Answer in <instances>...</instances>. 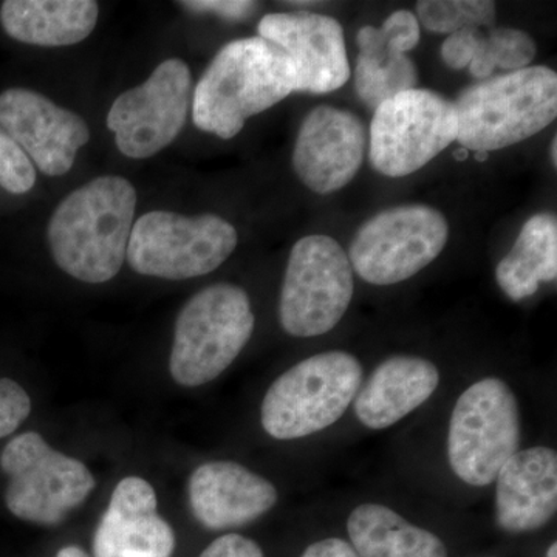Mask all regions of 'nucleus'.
Listing matches in <instances>:
<instances>
[{
    "label": "nucleus",
    "mask_w": 557,
    "mask_h": 557,
    "mask_svg": "<svg viewBox=\"0 0 557 557\" xmlns=\"http://www.w3.org/2000/svg\"><path fill=\"white\" fill-rule=\"evenodd\" d=\"M135 209L137 190L123 177H98L73 190L50 219L54 262L87 284L115 277L126 260Z\"/></svg>",
    "instance_id": "f257e3e1"
},
{
    "label": "nucleus",
    "mask_w": 557,
    "mask_h": 557,
    "mask_svg": "<svg viewBox=\"0 0 557 557\" xmlns=\"http://www.w3.org/2000/svg\"><path fill=\"white\" fill-rule=\"evenodd\" d=\"M295 69L284 51L259 36L233 40L194 89V124L219 138H234L248 119L295 94Z\"/></svg>",
    "instance_id": "f03ea898"
},
{
    "label": "nucleus",
    "mask_w": 557,
    "mask_h": 557,
    "mask_svg": "<svg viewBox=\"0 0 557 557\" xmlns=\"http://www.w3.org/2000/svg\"><path fill=\"white\" fill-rule=\"evenodd\" d=\"M454 109L461 148L490 153L518 145L556 120V72L533 65L478 81L458 95Z\"/></svg>",
    "instance_id": "7ed1b4c3"
},
{
    "label": "nucleus",
    "mask_w": 557,
    "mask_h": 557,
    "mask_svg": "<svg viewBox=\"0 0 557 557\" xmlns=\"http://www.w3.org/2000/svg\"><path fill=\"white\" fill-rule=\"evenodd\" d=\"M255 330L247 292L234 284L209 285L188 300L175 322L170 370L183 387L218 379L239 357Z\"/></svg>",
    "instance_id": "20e7f679"
},
{
    "label": "nucleus",
    "mask_w": 557,
    "mask_h": 557,
    "mask_svg": "<svg viewBox=\"0 0 557 557\" xmlns=\"http://www.w3.org/2000/svg\"><path fill=\"white\" fill-rule=\"evenodd\" d=\"M362 366L347 351H324L293 366L262 403V426L277 440L324 431L346 413L362 383Z\"/></svg>",
    "instance_id": "39448f33"
},
{
    "label": "nucleus",
    "mask_w": 557,
    "mask_h": 557,
    "mask_svg": "<svg viewBox=\"0 0 557 557\" xmlns=\"http://www.w3.org/2000/svg\"><path fill=\"white\" fill-rule=\"evenodd\" d=\"M0 468L9 475L7 508L36 525H60L97 485L83 461L51 448L38 432L11 440L0 454Z\"/></svg>",
    "instance_id": "423d86ee"
},
{
    "label": "nucleus",
    "mask_w": 557,
    "mask_h": 557,
    "mask_svg": "<svg viewBox=\"0 0 557 557\" xmlns=\"http://www.w3.org/2000/svg\"><path fill=\"white\" fill-rule=\"evenodd\" d=\"M237 242L236 228L219 215L152 211L132 226L126 259L143 276L183 281L218 270Z\"/></svg>",
    "instance_id": "0eeeda50"
},
{
    "label": "nucleus",
    "mask_w": 557,
    "mask_h": 557,
    "mask_svg": "<svg viewBox=\"0 0 557 557\" xmlns=\"http://www.w3.org/2000/svg\"><path fill=\"white\" fill-rule=\"evenodd\" d=\"M354 289V270L338 242L322 234L302 237L289 252L282 284V329L296 338L325 335L346 314Z\"/></svg>",
    "instance_id": "6e6552de"
},
{
    "label": "nucleus",
    "mask_w": 557,
    "mask_h": 557,
    "mask_svg": "<svg viewBox=\"0 0 557 557\" xmlns=\"http://www.w3.org/2000/svg\"><path fill=\"white\" fill-rule=\"evenodd\" d=\"M519 446L518 399L508 384L483 379L468 387L449 423L448 457L457 478L471 486L490 485Z\"/></svg>",
    "instance_id": "1a4fd4ad"
},
{
    "label": "nucleus",
    "mask_w": 557,
    "mask_h": 557,
    "mask_svg": "<svg viewBox=\"0 0 557 557\" xmlns=\"http://www.w3.org/2000/svg\"><path fill=\"white\" fill-rule=\"evenodd\" d=\"M448 220L426 205H401L369 219L351 240V270L372 285L408 281L442 255Z\"/></svg>",
    "instance_id": "9d476101"
},
{
    "label": "nucleus",
    "mask_w": 557,
    "mask_h": 557,
    "mask_svg": "<svg viewBox=\"0 0 557 557\" xmlns=\"http://www.w3.org/2000/svg\"><path fill=\"white\" fill-rule=\"evenodd\" d=\"M454 102L428 89H410L375 109L369 134L373 170L399 178L426 166L457 139Z\"/></svg>",
    "instance_id": "9b49d317"
},
{
    "label": "nucleus",
    "mask_w": 557,
    "mask_h": 557,
    "mask_svg": "<svg viewBox=\"0 0 557 557\" xmlns=\"http://www.w3.org/2000/svg\"><path fill=\"white\" fill-rule=\"evenodd\" d=\"M193 94L190 70L177 58L161 62L141 86L121 94L108 113L120 152L145 160L168 148L185 127Z\"/></svg>",
    "instance_id": "f8f14e48"
},
{
    "label": "nucleus",
    "mask_w": 557,
    "mask_h": 557,
    "mask_svg": "<svg viewBox=\"0 0 557 557\" xmlns=\"http://www.w3.org/2000/svg\"><path fill=\"white\" fill-rule=\"evenodd\" d=\"M259 38L287 54L295 69V91L324 95L350 79L346 39L338 21L324 14L273 13L258 25Z\"/></svg>",
    "instance_id": "ddd939ff"
},
{
    "label": "nucleus",
    "mask_w": 557,
    "mask_h": 557,
    "mask_svg": "<svg viewBox=\"0 0 557 557\" xmlns=\"http://www.w3.org/2000/svg\"><path fill=\"white\" fill-rule=\"evenodd\" d=\"M0 124L40 172L50 177L67 174L76 153L90 139L86 121L28 89L0 94Z\"/></svg>",
    "instance_id": "4468645a"
},
{
    "label": "nucleus",
    "mask_w": 557,
    "mask_h": 557,
    "mask_svg": "<svg viewBox=\"0 0 557 557\" xmlns=\"http://www.w3.org/2000/svg\"><path fill=\"white\" fill-rule=\"evenodd\" d=\"M368 134L348 110L318 106L300 124L293 168L313 193L327 196L347 186L364 163Z\"/></svg>",
    "instance_id": "2eb2a0df"
},
{
    "label": "nucleus",
    "mask_w": 557,
    "mask_h": 557,
    "mask_svg": "<svg viewBox=\"0 0 557 557\" xmlns=\"http://www.w3.org/2000/svg\"><path fill=\"white\" fill-rule=\"evenodd\" d=\"M145 479L121 480L94 537V557H172L175 533Z\"/></svg>",
    "instance_id": "dca6fc26"
},
{
    "label": "nucleus",
    "mask_w": 557,
    "mask_h": 557,
    "mask_svg": "<svg viewBox=\"0 0 557 557\" xmlns=\"http://www.w3.org/2000/svg\"><path fill=\"white\" fill-rule=\"evenodd\" d=\"M420 42V24L409 10H397L380 28L362 27L358 32V58L355 65V89L369 108L403 91L416 89L417 65L408 51Z\"/></svg>",
    "instance_id": "f3484780"
},
{
    "label": "nucleus",
    "mask_w": 557,
    "mask_h": 557,
    "mask_svg": "<svg viewBox=\"0 0 557 557\" xmlns=\"http://www.w3.org/2000/svg\"><path fill=\"white\" fill-rule=\"evenodd\" d=\"M189 507L197 522L222 531L255 522L277 504V490L234 461H209L193 472Z\"/></svg>",
    "instance_id": "a211bd4d"
},
{
    "label": "nucleus",
    "mask_w": 557,
    "mask_h": 557,
    "mask_svg": "<svg viewBox=\"0 0 557 557\" xmlns=\"http://www.w3.org/2000/svg\"><path fill=\"white\" fill-rule=\"evenodd\" d=\"M497 523L507 533L547 525L557 509V454L536 446L518 450L498 471Z\"/></svg>",
    "instance_id": "6ab92c4d"
},
{
    "label": "nucleus",
    "mask_w": 557,
    "mask_h": 557,
    "mask_svg": "<svg viewBox=\"0 0 557 557\" xmlns=\"http://www.w3.org/2000/svg\"><path fill=\"white\" fill-rule=\"evenodd\" d=\"M440 383L434 362L392 357L381 362L355 401L358 420L369 429L394 426L432 397Z\"/></svg>",
    "instance_id": "aec40b11"
},
{
    "label": "nucleus",
    "mask_w": 557,
    "mask_h": 557,
    "mask_svg": "<svg viewBox=\"0 0 557 557\" xmlns=\"http://www.w3.org/2000/svg\"><path fill=\"white\" fill-rule=\"evenodd\" d=\"M100 7L94 0H7L0 9L3 30L20 42L64 47L89 38Z\"/></svg>",
    "instance_id": "412c9836"
},
{
    "label": "nucleus",
    "mask_w": 557,
    "mask_h": 557,
    "mask_svg": "<svg viewBox=\"0 0 557 557\" xmlns=\"http://www.w3.org/2000/svg\"><path fill=\"white\" fill-rule=\"evenodd\" d=\"M347 530L351 547L361 557H448L442 539L384 505H359L348 518Z\"/></svg>",
    "instance_id": "4be33fe9"
},
{
    "label": "nucleus",
    "mask_w": 557,
    "mask_h": 557,
    "mask_svg": "<svg viewBox=\"0 0 557 557\" xmlns=\"http://www.w3.org/2000/svg\"><path fill=\"white\" fill-rule=\"evenodd\" d=\"M557 276V220L548 212L528 219L511 251L497 265L498 287L512 300L537 293Z\"/></svg>",
    "instance_id": "5701e85b"
},
{
    "label": "nucleus",
    "mask_w": 557,
    "mask_h": 557,
    "mask_svg": "<svg viewBox=\"0 0 557 557\" xmlns=\"http://www.w3.org/2000/svg\"><path fill=\"white\" fill-rule=\"evenodd\" d=\"M536 53V42L527 32L497 27L480 30L469 73L472 78L483 81L491 78L496 69L518 72L530 67Z\"/></svg>",
    "instance_id": "b1692460"
},
{
    "label": "nucleus",
    "mask_w": 557,
    "mask_h": 557,
    "mask_svg": "<svg viewBox=\"0 0 557 557\" xmlns=\"http://www.w3.org/2000/svg\"><path fill=\"white\" fill-rule=\"evenodd\" d=\"M417 20L432 33L496 27V3L487 0H420Z\"/></svg>",
    "instance_id": "393cba45"
},
{
    "label": "nucleus",
    "mask_w": 557,
    "mask_h": 557,
    "mask_svg": "<svg viewBox=\"0 0 557 557\" xmlns=\"http://www.w3.org/2000/svg\"><path fill=\"white\" fill-rule=\"evenodd\" d=\"M35 183L32 160L7 132L0 131V188L21 196L32 190Z\"/></svg>",
    "instance_id": "a878e982"
},
{
    "label": "nucleus",
    "mask_w": 557,
    "mask_h": 557,
    "mask_svg": "<svg viewBox=\"0 0 557 557\" xmlns=\"http://www.w3.org/2000/svg\"><path fill=\"white\" fill-rule=\"evenodd\" d=\"M32 399L25 388L10 379H0V438L9 437L27 420Z\"/></svg>",
    "instance_id": "bb28decb"
},
{
    "label": "nucleus",
    "mask_w": 557,
    "mask_h": 557,
    "mask_svg": "<svg viewBox=\"0 0 557 557\" xmlns=\"http://www.w3.org/2000/svg\"><path fill=\"white\" fill-rule=\"evenodd\" d=\"M482 28H465L449 35L442 46V60L453 70L468 69L474 58L475 44Z\"/></svg>",
    "instance_id": "cd10ccee"
},
{
    "label": "nucleus",
    "mask_w": 557,
    "mask_h": 557,
    "mask_svg": "<svg viewBox=\"0 0 557 557\" xmlns=\"http://www.w3.org/2000/svg\"><path fill=\"white\" fill-rule=\"evenodd\" d=\"M180 5L193 13H212L226 21H245L258 10V3L247 0H189Z\"/></svg>",
    "instance_id": "c85d7f7f"
},
{
    "label": "nucleus",
    "mask_w": 557,
    "mask_h": 557,
    "mask_svg": "<svg viewBox=\"0 0 557 557\" xmlns=\"http://www.w3.org/2000/svg\"><path fill=\"white\" fill-rule=\"evenodd\" d=\"M200 557H265L258 542L240 534L231 533L215 539L203 549Z\"/></svg>",
    "instance_id": "c756f323"
},
{
    "label": "nucleus",
    "mask_w": 557,
    "mask_h": 557,
    "mask_svg": "<svg viewBox=\"0 0 557 557\" xmlns=\"http://www.w3.org/2000/svg\"><path fill=\"white\" fill-rule=\"evenodd\" d=\"M300 557H359L355 548L343 539H324L314 542Z\"/></svg>",
    "instance_id": "7c9ffc66"
},
{
    "label": "nucleus",
    "mask_w": 557,
    "mask_h": 557,
    "mask_svg": "<svg viewBox=\"0 0 557 557\" xmlns=\"http://www.w3.org/2000/svg\"><path fill=\"white\" fill-rule=\"evenodd\" d=\"M53 557H89V555L76 545H69V547L61 548Z\"/></svg>",
    "instance_id": "2f4dec72"
},
{
    "label": "nucleus",
    "mask_w": 557,
    "mask_h": 557,
    "mask_svg": "<svg viewBox=\"0 0 557 557\" xmlns=\"http://www.w3.org/2000/svg\"><path fill=\"white\" fill-rule=\"evenodd\" d=\"M556 146H557V139L556 137L553 138V141H552V149H549V153H552V160H553V164H557V152H556Z\"/></svg>",
    "instance_id": "473e14b6"
},
{
    "label": "nucleus",
    "mask_w": 557,
    "mask_h": 557,
    "mask_svg": "<svg viewBox=\"0 0 557 557\" xmlns=\"http://www.w3.org/2000/svg\"><path fill=\"white\" fill-rule=\"evenodd\" d=\"M547 557H557V544L552 545V547L548 548Z\"/></svg>",
    "instance_id": "72a5a7b5"
}]
</instances>
